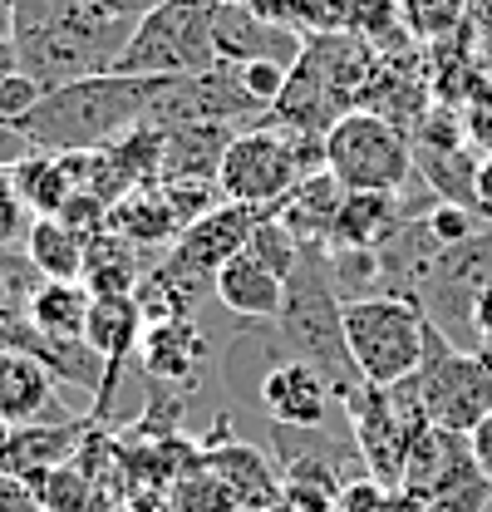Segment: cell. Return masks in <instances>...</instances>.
<instances>
[{
  "mask_svg": "<svg viewBox=\"0 0 492 512\" xmlns=\"http://www.w3.org/2000/svg\"><path fill=\"white\" fill-rule=\"evenodd\" d=\"M158 79H128V74H89L60 89H45V99L20 119V133L35 153H99L119 143L123 133L148 124Z\"/></svg>",
  "mask_w": 492,
  "mask_h": 512,
  "instance_id": "obj_1",
  "label": "cell"
},
{
  "mask_svg": "<svg viewBox=\"0 0 492 512\" xmlns=\"http://www.w3.org/2000/svg\"><path fill=\"white\" fill-rule=\"evenodd\" d=\"M281 340L296 360H306L320 380L335 389V399L345 404L360 389V370L345 340V301L330 286V252L325 247H301L296 271L286 276V306H281Z\"/></svg>",
  "mask_w": 492,
  "mask_h": 512,
  "instance_id": "obj_2",
  "label": "cell"
},
{
  "mask_svg": "<svg viewBox=\"0 0 492 512\" xmlns=\"http://www.w3.org/2000/svg\"><path fill=\"white\" fill-rule=\"evenodd\" d=\"M320 168H325V138L281 133V128L261 124L232 138L217 188H222V202H237L251 212H276L286 202V192Z\"/></svg>",
  "mask_w": 492,
  "mask_h": 512,
  "instance_id": "obj_3",
  "label": "cell"
},
{
  "mask_svg": "<svg viewBox=\"0 0 492 512\" xmlns=\"http://www.w3.org/2000/svg\"><path fill=\"white\" fill-rule=\"evenodd\" d=\"M212 5L217 0H158L138 15L123 55L114 60V74L128 79H183L202 74L217 60L212 45Z\"/></svg>",
  "mask_w": 492,
  "mask_h": 512,
  "instance_id": "obj_4",
  "label": "cell"
},
{
  "mask_svg": "<svg viewBox=\"0 0 492 512\" xmlns=\"http://www.w3.org/2000/svg\"><path fill=\"white\" fill-rule=\"evenodd\" d=\"M345 340H350L360 380L394 389V384L414 380L424 365L429 316L419 311V301H404V296L350 301L345 306Z\"/></svg>",
  "mask_w": 492,
  "mask_h": 512,
  "instance_id": "obj_5",
  "label": "cell"
},
{
  "mask_svg": "<svg viewBox=\"0 0 492 512\" xmlns=\"http://www.w3.org/2000/svg\"><path fill=\"white\" fill-rule=\"evenodd\" d=\"M325 168L345 192H404L414 178V138L384 114L350 109L325 133Z\"/></svg>",
  "mask_w": 492,
  "mask_h": 512,
  "instance_id": "obj_6",
  "label": "cell"
},
{
  "mask_svg": "<svg viewBox=\"0 0 492 512\" xmlns=\"http://www.w3.org/2000/svg\"><path fill=\"white\" fill-rule=\"evenodd\" d=\"M414 389H419L429 424L473 434L492 414V350H458L429 325V345H424Z\"/></svg>",
  "mask_w": 492,
  "mask_h": 512,
  "instance_id": "obj_7",
  "label": "cell"
},
{
  "mask_svg": "<svg viewBox=\"0 0 492 512\" xmlns=\"http://www.w3.org/2000/svg\"><path fill=\"white\" fill-rule=\"evenodd\" d=\"M488 291H492V227H483L468 242L438 252V261L429 266V276L419 286V311L458 350H483L478 330H473V316H478V301Z\"/></svg>",
  "mask_w": 492,
  "mask_h": 512,
  "instance_id": "obj_8",
  "label": "cell"
},
{
  "mask_svg": "<svg viewBox=\"0 0 492 512\" xmlns=\"http://www.w3.org/2000/svg\"><path fill=\"white\" fill-rule=\"evenodd\" d=\"M237 119H266V109L251 99L237 79L232 64H212L202 74H183V79H158L153 89V109L148 124L153 128H187V124H237Z\"/></svg>",
  "mask_w": 492,
  "mask_h": 512,
  "instance_id": "obj_9",
  "label": "cell"
},
{
  "mask_svg": "<svg viewBox=\"0 0 492 512\" xmlns=\"http://www.w3.org/2000/svg\"><path fill=\"white\" fill-rule=\"evenodd\" d=\"M246 404L266 419V429H330L335 389L320 380L306 360H296L291 350H281L261 370V380L251 384Z\"/></svg>",
  "mask_w": 492,
  "mask_h": 512,
  "instance_id": "obj_10",
  "label": "cell"
},
{
  "mask_svg": "<svg viewBox=\"0 0 492 512\" xmlns=\"http://www.w3.org/2000/svg\"><path fill=\"white\" fill-rule=\"evenodd\" d=\"M202 463L232 488L242 512H276L281 493H286V473L281 463H271V453H261L256 444H246L232 434V414H222L212 424V434L202 439Z\"/></svg>",
  "mask_w": 492,
  "mask_h": 512,
  "instance_id": "obj_11",
  "label": "cell"
},
{
  "mask_svg": "<svg viewBox=\"0 0 492 512\" xmlns=\"http://www.w3.org/2000/svg\"><path fill=\"white\" fill-rule=\"evenodd\" d=\"M217 360L212 335L197 325V316L178 320H148L143 345H138V370L153 380V389L163 394H187L202 380V370Z\"/></svg>",
  "mask_w": 492,
  "mask_h": 512,
  "instance_id": "obj_12",
  "label": "cell"
},
{
  "mask_svg": "<svg viewBox=\"0 0 492 512\" xmlns=\"http://www.w3.org/2000/svg\"><path fill=\"white\" fill-rule=\"evenodd\" d=\"M306 40L310 35H301V30L261 20L256 10H246L242 0H217L212 5V45H217L222 64H281V69H296L301 55H306Z\"/></svg>",
  "mask_w": 492,
  "mask_h": 512,
  "instance_id": "obj_13",
  "label": "cell"
},
{
  "mask_svg": "<svg viewBox=\"0 0 492 512\" xmlns=\"http://www.w3.org/2000/svg\"><path fill=\"white\" fill-rule=\"evenodd\" d=\"M473 473H483V468L473 463L468 434H453V429L429 424V429L414 439V448H409V463H404V483H399V488H409L414 498L429 503L433 493H443V488H453V483H463V478H473ZM483 478H488V473H483Z\"/></svg>",
  "mask_w": 492,
  "mask_h": 512,
  "instance_id": "obj_14",
  "label": "cell"
},
{
  "mask_svg": "<svg viewBox=\"0 0 492 512\" xmlns=\"http://www.w3.org/2000/svg\"><path fill=\"white\" fill-rule=\"evenodd\" d=\"M40 419H55V375L30 350H0V429H25Z\"/></svg>",
  "mask_w": 492,
  "mask_h": 512,
  "instance_id": "obj_15",
  "label": "cell"
},
{
  "mask_svg": "<svg viewBox=\"0 0 492 512\" xmlns=\"http://www.w3.org/2000/svg\"><path fill=\"white\" fill-rule=\"evenodd\" d=\"M345 197H350L345 183L330 168H320V173L301 178L296 188L286 192V202L276 207V217H281V227L301 247H330V232H335V217H340Z\"/></svg>",
  "mask_w": 492,
  "mask_h": 512,
  "instance_id": "obj_16",
  "label": "cell"
},
{
  "mask_svg": "<svg viewBox=\"0 0 492 512\" xmlns=\"http://www.w3.org/2000/svg\"><path fill=\"white\" fill-rule=\"evenodd\" d=\"M237 128L227 124H187L163 133V178L158 183H212L222 173V158L232 148Z\"/></svg>",
  "mask_w": 492,
  "mask_h": 512,
  "instance_id": "obj_17",
  "label": "cell"
},
{
  "mask_svg": "<svg viewBox=\"0 0 492 512\" xmlns=\"http://www.w3.org/2000/svg\"><path fill=\"white\" fill-rule=\"evenodd\" d=\"M217 301L237 320H276L286 306V276L271 271L261 256H232L217 271Z\"/></svg>",
  "mask_w": 492,
  "mask_h": 512,
  "instance_id": "obj_18",
  "label": "cell"
},
{
  "mask_svg": "<svg viewBox=\"0 0 492 512\" xmlns=\"http://www.w3.org/2000/svg\"><path fill=\"white\" fill-rule=\"evenodd\" d=\"M15 173V188L25 197L30 217H60L84 192V153H30Z\"/></svg>",
  "mask_w": 492,
  "mask_h": 512,
  "instance_id": "obj_19",
  "label": "cell"
},
{
  "mask_svg": "<svg viewBox=\"0 0 492 512\" xmlns=\"http://www.w3.org/2000/svg\"><path fill=\"white\" fill-rule=\"evenodd\" d=\"M399 227H404V197L399 192H350L340 217H335L330 247H369V252H379Z\"/></svg>",
  "mask_w": 492,
  "mask_h": 512,
  "instance_id": "obj_20",
  "label": "cell"
},
{
  "mask_svg": "<svg viewBox=\"0 0 492 512\" xmlns=\"http://www.w3.org/2000/svg\"><path fill=\"white\" fill-rule=\"evenodd\" d=\"M148 271H153V266L138 256L133 242H123L119 232L99 227V232L89 237L84 286H89L94 296H138V286H143V276H148Z\"/></svg>",
  "mask_w": 492,
  "mask_h": 512,
  "instance_id": "obj_21",
  "label": "cell"
},
{
  "mask_svg": "<svg viewBox=\"0 0 492 512\" xmlns=\"http://www.w3.org/2000/svg\"><path fill=\"white\" fill-rule=\"evenodd\" d=\"M89 237L94 232H79L64 217H35L30 232H25V256L35 261V271L45 281H84Z\"/></svg>",
  "mask_w": 492,
  "mask_h": 512,
  "instance_id": "obj_22",
  "label": "cell"
},
{
  "mask_svg": "<svg viewBox=\"0 0 492 512\" xmlns=\"http://www.w3.org/2000/svg\"><path fill=\"white\" fill-rule=\"evenodd\" d=\"M89 311H94V291L84 281H45L30 301V330L45 340H84L89 330Z\"/></svg>",
  "mask_w": 492,
  "mask_h": 512,
  "instance_id": "obj_23",
  "label": "cell"
},
{
  "mask_svg": "<svg viewBox=\"0 0 492 512\" xmlns=\"http://www.w3.org/2000/svg\"><path fill=\"white\" fill-rule=\"evenodd\" d=\"M478 168L483 158H473V143L468 148H419L414 143V173L429 183L438 202H458L478 212Z\"/></svg>",
  "mask_w": 492,
  "mask_h": 512,
  "instance_id": "obj_24",
  "label": "cell"
},
{
  "mask_svg": "<svg viewBox=\"0 0 492 512\" xmlns=\"http://www.w3.org/2000/svg\"><path fill=\"white\" fill-rule=\"evenodd\" d=\"M30 493H35L40 512H94L99 483H94V473L84 468V458H69L60 468L40 473V478L30 483Z\"/></svg>",
  "mask_w": 492,
  "mask_h": 512,
  "instance_id": "obj_25",
  "label": "cell"
},
{
  "mask_svg": "<svg viewBox=\"0 0 492 512\" xmlns=\"http://www.w3.org/2000/svg\"><path fill=\"white\" fill-rule=\"evenodd\" d=\"M330 252V286L335 296L350 306V301H374V296H389L384 291V266L379 252L369 247H325Z\"/></svg>",
  "mask_w": 492,
  "mask_h": 512,
  "instance_id": "obj_26",
  "label": "cell"
},
{
  "mask_svg": "<svg viewBox=\"0 0 492 512\" xmlns=\"http://www.w3.org/2000/svg\"><path fill=\"white\" fill-rule=\"evenodd\" d=\"M168 512H242V508H237L232 488H227L207 463H197L192 473H183V478L168 488Z\"/></svg>",
  "mask_w": 492,
  "mask_h": 512,
  "instance_id": "obj_27",
  "label": "cell"
},
{
  "mask_svg": "<svg viewBox=\"0 0 492 512\" xmlns=\"http://www.w3.org/2000/svg\"><path fill=\"white\" fill-rule=\"evenodd\" d=\"M468 15V0H404L399 5V20L414 40H433L443 45Z\"/></svg>",
  "mask_w": 492,
  "mask_h": 512,
  "instance_id": "obj_28",
  "label": "cell"
},
{
  "mask_svg": "<svg viewBox=\"0 0 492 512\" xmlns=\"http://www.w3.org/2000/svg\"><path fill=\"white\" fill-rule=\"evenodd\" d=\"M30 207H25V197L15 188V173L10 168H0V247H20L25 242V232H30Z\"/></svg>",
  "mask_w": 492,
  "mask_h": 512,
  "instance_id": "obj_29",
  "label": "cell"
},
{
  "mask_svg": "<svg viewBox=\"0 0 492 512\" xmlns=\"http://www.w3.org/2000/svg\"><path fill=\"white\" fill-rule=\"evenodd\" d=\"M40 99H45V84H40V79H30L25 69L5 74V79H0V124H20Z\"/></svg>",
  "mask_w": 492,
  "mask_h": 512,
  "instance_id": "obj_30",
  "label": "cell"
},
{
  "mask_svg": "<svg viewBox=\"0 0 492 512\" xmlns=\"http://www.w3.org/2000/svg\"><path fill=\"white\" fill-rule=\"evenodd\" d=\"M488 503H492V478L473 473V478H463V483H453V488L433 493L424 508L429 512H483Z\"/></svg>",
  "mask_w": 492,
  "mask_h": 512,
  "instance_id": "obj_31",
  "label": "cell"
},
{
  "mask_svg": "<svg viewBox=\"0 0 492 512\" xmlns=\"http://www.w3.org/2000/svg\"><path fill=\"white\" fill-rule=\"evenodd\" d=\"M237 69V79H242V89L271 114V104L286 94V79H291V69H281V64H232Z\"/></svg>",
  "mask_w": 492,
  "mask_h": 512,
  "instance_id": "obj_32",
  "label": "cell"
},
{
  "mask_svg": "<svg viewBox=\"0 0 492 512\" xmlns=\"http://www.w3.org/2000/svg\"><path fill=\"white\" fill-rule=\"evenodd\" d=\"M389 493H394V488H384L379 478H355V483H345V488H340L335 512H384Z\"/></svg>",
  "mask_w": 492,
  "mask_h": 512,
  "instance_id": "obj_33",
  "label": "cell"
},
{
  "mask_svg": "<svg viewBox=\"0 0 492 512\" xmlns=\"http://www.w3.org/2000/svg\"><path fill=\"white\" fill-rule=\"evenodd\" d=\"M320 5V15H325V30H350V35H360V25L369 20V10L379 5V0H315Z\"/></svg>",
  "mask_w": 492,
  "mask_h": 512,
  "instance_id": "obj_34",
  "label": "cell"
},
{
  "mask_svg": "<svg viewBox=\"0 0 492 512\" xmlns=\"http://www.w3.org/2000/svg\"><path fill=\"white\" fill-rule=\"evenodd\" d=\"M0 512H40L35 493H30V483H20V478H5V473H0Z\"/></svg>",
  "mask_w": 492,
  "mask_h": 512,
  "instance_id": "obj_35",
  "label": "cell"
},
{
  "mask_svg": "<svg viewBox=\"0 0 492 512\" xmlns=\"http://www.w3.org/2000/svg\"><path fill=\"white\" fill-rule=\"evenodd\" d=\"M468 448H473V463H478V468L492 478V414L478 424V429H473V434H468Z\"/></svg>",
  "mask_w": 492,
  "mask_h": 512,
  "instance_id": "obj_36",
  "label": "cell"
},
{
  "mask_svg": "<svg viewBox=\"0 0 492 512\" xmlns=\"http://www.w3.org/2000/svg\"><path fill=\"white\" fill-rule=\"evenodd\" d=\"M473 330H478V345L492 350V291L478 301V316H473Z\"/></svg>",
  "mask_w": 492,
  "mask_h": 512,
  "instance_id": "obj_37",
  "label": "cell"
},
{
  "mask_svg": "<svg viewBox=\"0 0 492 512\" xmlns=\"http://www.w3.org/2000/svg\"><path fill=\"white\" fill-rule=\"evenodd\" d=\"M384 512H429V508H424V498H414L409 488H394L389 503H384Z\"/></svg>",
  "mask_w": 492,
  "mask_h": 512,
  "instance_id": "obj_38",
  "label": "cell"
},
{
  "mask_svg": "<svg viewBox=\"0 0 492 512\" xmlns=\"http://www.w3.org/2000/svg\"><path fill=\"white\" fill-rule=\"evenodd\" d=\"M0 434H5V429H0Z\"/></svg>",
  "mask_w": 492,
  "mask_h": 512,
  "instance_id": "obj_39",
  "label": "cell"
}]
</instances>
